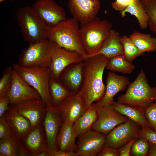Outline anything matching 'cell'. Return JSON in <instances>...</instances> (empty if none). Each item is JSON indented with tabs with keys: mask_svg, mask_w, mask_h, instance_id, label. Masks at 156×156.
Wrapping results in <instances>:
<instances>
[{
	"mask_svg": "<svg viewBox=\"0 0 156 156\" xmlns=\"http://www.w3.org/2000/svg\"><path fill=\"white\" fill-rule=\"evenodd\" d=\"M108 59L99 54L85 59L83 68V81L77 94L83 102L86 110L94 102L103 97L106 87L103 81V75Z\"/></svg>",
	"mask_w": 156,
	"mask_h": 156,
	"instance_id": "1",
	"label": "cell"
},
{
	"mask_svg": "<svg viewBox=\"0 0 156 156\" xmlns=\"http://www.w3.org/2000/svg\"><path fill=\"white\" fill-rule=\"evenodd\" d=\"M79 23L73 17L66 18L49 28L47 39L62 48L78 53L85 60L87 54L81 39Z\"/></svg>",
	"mask_w": 156,
	"mask_h": 156,
	"instance_id": "2",
	"label": "cell"
},
{
	"mask_svg": "<svg viewBox=\"0 0 156 156\" xmlns=\"http://www.w3.org/2000/svg\"><path fill=\"white\" fill-rule=\"evenodd\" d=\"M16 18L23 39L29 44L47 39L49 27L31 6L27 5L19 8L16 13Z\"/></svg>",
	"mask_w": 156,
	"mask_h": 156,
	"instance_id": "3",
	"label": "cell"
},
{
	"mask_svg": "<svg viewBox=\"0 0 156 156\" xmlns=\"http://www.w3.org/2000/svg\"><path fill=\"white\" fill-rule=\"evenodd\" d=\"M128 86L125 93L118 97V102L144 108L156 101V86L150 85L143 70Z\"/></svg>",
	"mask_w": 156,
	"mask_h": 156,
	"instance_id": "4",
	"label": "cell"
},
{
	"mask_svg": "<svg viewBox=\"0 0 156 156\" xmlns=\"http://www.w3.org/2000/svg\"><path fill=\"white\" fill-rule=\"evenodd\" d=\"M112 26L110 22L101 20L96 16L86 23L80 24V35L87 54L86 58L93 55L99 51Z\"/></svg>",
	"mask_w": 156,
	"mask_h": 156,
	"instance_id": "5",
	"label": "cell"
},
{
	"mask_svg": "<svg viewBox=\"0 0 156 156\" xmlns=\"http://www.w3.org/2000/svg\"><path fill=\"white\" fill-rule=\"evenodd\" d=\"M12 68L30 86L39 93L47 108L54 107L49 90L51 76L49 68H27L19 64L12 65Z\"/></svg>",
	"mask_w": 156,
	"mask_h": 156,
	"instance_id": "6",
	"label": "cell"
},
{
	"mask_svg": "<svg viewBox=\"0 0 156 156\" xmlns=\"http://www.w3.org/2000/svg\"><path fill=\"white\" fill-rule=\"evenodd\" d=\"M53 42L48 39L30 44L19 55L18 64L27 68L49 67Z\"/></svg>",
	"mask_w": 156,
	"mask_h": 156,
	"instance_id": "7",
	"label": "cell"
},
{
	"mask_svg": "<svg viewBox=\"0 0 156 156\" xmlns=\"http://www.w3.org/2000/svg\"><path fill=\"white\" fill-rule=\"evenodd\" d=\"M141 129L140 125L129 118L107 135L105 145L118 149L131 140L138 138Z\"/></svg>",
	"mask_w": 156,
	"mask_h": 156,
	"instance_id": "8",
	"label": "cell"
},
{
	"mask_svg": "<svg viewBox=\"0 0 156 156\" xmlns=\"http://www.w3.org/2000/svg\"><path fill=\"white\" fill-rule=\"evenodd\" d=\"M95 106L98 116L91 129L104 134L107 135L116 126L129 119L114 109L112 105Z\"/></svg>",
	"mask_w": 156,
	"mask_h": 156,
	"instance_id": "9",
	"label": "cell"
},
{
	"mask_svg": "<svg viewBox=\"0 0 156 156\" xmlns=\"http://www.w3.org/2000/svg\"><path fill=\"white\" fill-rule=\"evenodd\" d=\"M31 7L49 27L67 18L64 8L53 0H36Z\"/></svg>",
	"mask_w": 156,
	"mask_h": 156,
	"instance_id": "10",
	"label": "cell"
},
{
	"mask_svg": "<svg viewBox=\"0 0 156 156\" xmlns=\"http://www.w3.org/2000/svg\"><path fill=\"white\" fill-rule=\"evenodd\" d=\"M53 43L49 68L51 76L59 80L60 74L65 68L72 64L83 61L84 59L78 53L62 48L54 42Z\"/></svg>",
	"mask_w": 156,
	"mask_h": 156,
	"instance_id": "11",
	"label": "cell"
},
{
	"mask_svg": "<svg viewBox=\"0 0 156 156\" xmlns=\"http://www.w3.org/2000/svg\"><path fill=\"white\" fill-rule=\"evenodd\" d=\"M106 137L91 129L79 137L75 152L79 156H97L105 145Z\"/></svg>",
	"mask_w": 156,
	"mask_h": 156,
	"instance_id": "12",
	"label": "cell"
},
{
	"mask_svg": "<svg viewBox=\"0 0 156 156\" xmlns=\"http://www.w3.org/2000/svg\"><path fill=\"white\" fill-rule=\"evenodd\" d=\"M9 107L27 118L32 128L42 123L47 108L42 99L27 100Z\"/></svg>",
	"mask_w": 156,
	"mask_h": 156,
	"instance_id": "13",
	"label": "cell"
},
{
	"mask_svg": "<svg viewBox=\"0 0 156 156\" xmlns=\"http://www.w3.org/2000/svg\"><path fill=\"white\" fill-rule=\"evenodd\" d=\"M7 95L10 99V105L27 100L42 99L38 92L14 69L12 83Z\"/></svg>",
	"mask_w": 156,
	"mask_h": 156,
	"instance_id": "14",
	"label": "cell"
},
{
	"mask_svg": "<svg viewBox=\"0 0 156 156\" xmlns=\"http://www.w3.org/2000/svg\"><path fill=\"white\" fill-rule=\"evenodd\" d=\"M64 121L57 107L47 108L42 124L46 136L48 150H58L56 145V140Z\"/></svg>",
	"mask_w": 156,
	"mask_h": 156,
	"instance_id": "15",
	"label": "cell"
},
{
	"mask_svg": "<svg viewBox=\"0 0 156 156\" xmlns=\"http://www.w3.org/2000/svg\"><path fill=\"white\" fill-rule=\"evenodd\" d=\"M21 142L30 156H37L41 152L48 150L42 123L32 128Z\"/></svg>",
	"mask_w": 156,
	"mask_h": 156,
	"instance_id": "16",
	"label": "cell"
},
{
	"mask_svg": "<svg viewBox=\"0 0 156 156\" xmlns=\"http://www.w3.org/2000/svg\"><path fill=\"white\" fill-rule=\"evenodd\" d=\"M129 83L127 77L109 72L105 94L100 100L94 104L96 107L112 105L115 96L118 92L124 91Z\"/></svg>",
	"mask_w": 156,
	"mask_h": 156,
	"instance_id": "17",
	"label": "cell"
},
{
	"mask_svg": "<svg viewBox=\"0 0 156 156\" xmlns=\"http://www.w3.org/2000/svg\"><path fill=\"white\" fill-rule=\"evenodd\" d=\"M56 107L60 112L64 121L73 123L86 110L81 98L73 93L62 101Z\"/></svg>",
	"mask_w": 156,
	"mask_h": 156,
	"instance_id": "18",
	"label": "cell"
},
{
	"mask_svg": "<svg viewBox=\"0 0 156 156\" xmlns=\"http://www.w3.org/2000/svg\"><path fill=\"white\" fill-rule=\"evenodd\" d=\"M3 115L9 123L11 136L17 141L21 142L32 128L30 121L10 107Z\"/></svg>",
	"mask_w": 156,
	"mask_h": 156,
	"instance_id": "19",
	"label": "cell"
},
{
	"mask_svg": "<svg viewBox=\"0 0 156 156\" xmlns=\"http://www.w3.org/2000/svg\"><path fill=\"white\" fill-rule=\"evenodd\" d=\"M84 60L68 66L60 75L59 80L73 93H75L82 86Z\"/></svg>",
	"mask_w": 156,
	"mask_h": 156,
	"instance_id": "20",
	"label": "cell"
},
{
	"mask_svg": "<svg viewBox=\"0 0 156 156\" xmlns=\"http://www.w3.org/2000/svg\"><path fill=\"white\" fill-rule=\"evenodd\" d=\"M121 36L116 30L112 29L103 41L99 51L93 56L102 55L109 60L123 54Z\"/></svg>",
	"mask_w": 156,
	"mask_h": 156,
	"instance_id": "21",
	"label": "cell"
},
{
	"mask_svg": "<svg viewBox=\"0 0 156 156\" xmlns=\"http://www.w3.org/2000/svg\"><path fill=\"white\" fill-rule=\"evenodd\" d=\"M76 137L73 124L64 121L56 138V145L58 150L66 152H75Z\"/></svg>",
	"mask_w": 156,
	"mask_h": 156,
	"instance_id": "22",
	"label": "cell"
},
{
	"mask_svg": "<svg viewBox=\"0 0 156 156\" xmlns=\"http://www.w3.org/2000/svg\"><path fill=\"white\" fill-rule=\"evenodd\" d=\"M112 106L114 109L134 121L141 128H151L146 119L144 108L114 101Z\"/></svg>",
	"mask_w": 156,
	"mask_h": 156,
	"instance_id": "23",
	"label": "cell"
},
{
	"mask_svg": "<svg viewBox=\"0 0 156 156\" xmlns=\"http://www.w3.org/2000/svg\"><path fill=\"white\" fill-rule=\"evenodd\" d=\"M98 116L96 107L93 103L73 124L77 137L91 129Z\"/></svg>",
	"mask_w": 156,
	"mask_h": 156,
	"instance_id": "24",
	"label": "cell"
},
{
	"mask_svg": "<svg viewBox=\"0 0 156 156\" xmlns=\"http://www.w3.org/2000/svg\"><path fill=\"white\" fill-rule=\"evenodd\" d=\"M0 156H29L20 141L12 136L0 140Z\"/></svg>",
	"mask_w": 156,
	"mask_h": 156,
	"instance_id": "25",
	"label": "cell"
},
{
	"mask_svg": "<svg viewBox=\"0 0 156 156\" xmlns=\"http://www.w3.org/2000/svg\"><path fill=\"white\" fill-rule=\"evenodd\" d=\"M129 37L138 49L143 53L145 52H156V38L149 34L137 31Z\"/></svg>",
	"mask_w": 156,
	"mask_h": 156,
	"instance_id": "26",
	"label": "cell"
},
{
	"mask_svg": "<svg viewBox=\"0 0 156 156\" xmlns=\"http://www.w3.org/2000/svg\"><path fill=\"white\" fill-rule=\"evenodd\" d=\"M49 90L54 106L57 107L62 101L73 93L59 80L50 76Z\"/></svg>",
	"mask_w": 156,
	"mask_h": 156,
	"instance_id": "27",
	"label": "cell"
},
{
	"mask_svg": "<svg viewBox=\"0 0 156 156\" xmlns=\"http://www.w3.org/2000/svg\"><path fill=\"white\" fill-rule=\"evenodd\" d=\"M127 12L136 18L141 29H145L147 27L148 17L140 0H134L125 10L120 12V14L122 17H124Z\"/></svg>",
	"mask_w": 156,
	"mask_h": 156,
	"instance_id": "28",
	"label": "cell"
},
{
	"mask_svg": "<svg viewBox=\"0 0 156 156\" xmlns=\"http://www.w3.org/2000/svg\"><path fill=\"white\" fill-rule=\"evenodd\" d=\"M106 68L112 71L130 74L134 70L135 66L126 59L124 54H122L108 60Z\"/></svg>",
	"mask_w": 156,
	"mask_h": 156,
	"instance_id": "29",
	"label": "cell"
},
{
	"mask_svg": "<svg viewBox=\"0 0 156 156\" xmlns=\"http://www.w3.org/2000/svg\"><path fill=\"white\" fill-rule=\"evenodd\" d=\"M148 17V27L156 35V0H140Z\"/></svg>",
	"mask_w": 156,
	"mask_h": 156,
	"instance_id": "30",
	"label": "cell"
},
{
	"mask_svg": "<svg viewBox=\"0 0 156 156\" xmlns=\"http://www.w3.org/2000/svg\"><path fill=\"white\" fill-rule=\"evenodd\" d=\"M121 41L123 45V54L129 61L131 62L135 58L143 53L136 47L129 37L123 35L121 36Z\"/></svg>",
	"mask_w": 156,
	"mask_h": 156,
	"instance_id": "31",
	"label": "cell"
},
{
	"mask_svg": "<svg viewBox=\"0 0 156 156\" xmlns=\"http://www.w3.org/2000/svg\"><path fill=\"white\" fill-rule=\"evenodd\" d=\"M13 71V69L11 66L4 70L0 79V96L8 94L12 83Z\"/></svg>",
	"mask_w": 156,
	"mask_h": 156,
	"instance_id": "32",
	"label": "cell"
},
{
	"mask_svg": "<svg viewBox=\"0 0 156 156\" xmlns=\"http://www.w3.org/2000/svg\"><path fill=\"white\" fill-rule=\"evenodd\" d=\"M149 148L148 141L145 138L138 137L133 144L131 150V155L134 156H147Z\"/></svg>",
	"mask_w": 156,
	"mask_h": 156,
	"instance_id": "33",
	"label": "cell"
},
{
	"mask_svg": "<svg viewBox=\"0 0 156 156\" xmlns=\"http://www.w3.org/2000/svg\"><path fill=\"white\" fill-rule=\"evenodd\" d=\"M144 112L150 128L156 131V101L144 108Z\"/></svg>",
	"mask_w": 156,
	"mask_h": 156,
	"instance_id": "34",
	"label": "cell"
},
{
	"mask_svg": "<svg viewBox=\"0 0 156 156\" xmlns=\"http://www.w3.org/2000/svg\"><path fill=\"white\" fill-rule=\"evenodd\" d=\"M11 136V132L9 123L3 115L0 118V140Z\"/></svg>",
	"mask_w": 156,
	"mask_h": 156,
	"instance_id": "35",
	"label": "cell"
},
{
	"mask_svg": "<svg viewBox=\"0 0 156 156\" xmlns=\"http://www.w3.org/2000/svg\"><path fill=\"white\" fill-rule=\"evenodd\" d=\"M139 137L144 138L148 142L156 145V131L151 128H141Z\"/></svg>",
	"mask_w": 156,
	"mask_h": 156,
	"instance_id": "36",
	"label": "cell"
},
{
	"mask_svg": "<svg viewBox=\"0 0 156 156\" xmlns=\"http://www.w3.org/2000/svg\"><path fill=\"white\" fill-rule=\"evenodd\" d=\"M134 0H116L112 3V7L115 10L120 12L125 10Z\"/></svg>",
	"mask_w": 156,
	"mask_h": 156,
	"instance_id": "37",
	"label": "cell"
},
{
	"mask_svg": "<svg viewBox=\"0 0 156 156\" xmlns=\"http://www.w3.org/2000/svg\"><path fill=\"white\" fill-rule=\"evenodd\" d=\"M10 100L8 95L0 96V118L3 116L9 108Z\"/></svg>",
	"mask_w": 156,
	"mask_h": 156,
	"instance_id": "38",
	"label": "cell"
},
{
	"mask_svg": "<svg viewBox=\"0 0 156 156\" xmlns=\"http://www.w3.org/2000/svg\"><path fill=\"white\" fill-rule=\"evenodd\" d=\"M97 156H120V154L118 149L109 147L105 145Z\"/></svg>",
	"mask_w": 156,
	"mask_h": 156,
	"instance_id": "39",
	"label": "cell"
},
{
	"mask_svg": "<svg viewBox=\"0 0 156 156\" xmlns=\"http://www.w3.org/2000/svg\"><path fill=\"white\" fill-rule=\"evenodd\" d=\"M136 138L131 140L119 149H118L120 156H130V151L132 146L138 138Z\"/></svg>",
	"mask_w": 156,
	"mask_h": 156,
	"instance_id": "40",
	"label": "cell"
},
{
	"mask_svg": "<svg viewBox=\"0 0 156 156\" xmlns=\"http://www.w3.org/2000/svg\"><path fill=\"white\" fill-rule=\"evenodd\" d=\"M75 151L65 152L59 150H48V156H79Z\"/></svg>",
	"mask_w": 156,
	"mask_h": 156,
	"instance_id": "41",
	"label": "cell"
},
{
	"mask_svg": "<svg viewBox=\"0 0 156 156\" xmlns=\"http://www.w3.org/2000/svg\"><path fill=\"white\" fill-rule=\"evenodd\" d=\"M148 142L149 148L147 156H156V145Z\"/></svg>",
	"mask_w": 156,
	"mask_h": 156,
	"instance_id": "42",
	"label": "cell"
},
{
	"mask_svg": "<svg viewBox=\"0 0 156 156\" xmlns=\"http://www.w3.org/2000/svg\"><path fill=\"white\" fill-rule=\"evenodd\" d=\"M5 0H0V3H1L2 2L4 1ZM12 0V1H14V0Z\"/></svg>",
	"mask_w": 156,
	"mask_h": 156,
	"instance_id": "43",
	"label": "cell"
}]
</instances>
